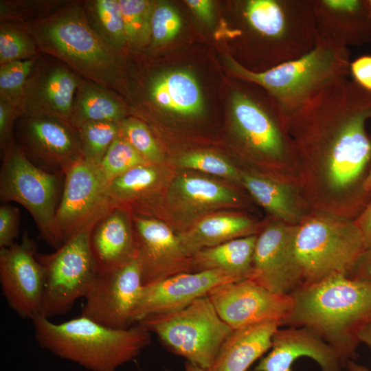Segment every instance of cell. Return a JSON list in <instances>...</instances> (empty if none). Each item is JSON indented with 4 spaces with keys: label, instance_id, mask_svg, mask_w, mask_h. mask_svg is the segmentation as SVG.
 Instances as JSON below:
<instances>
[{
    "label": "cell",
    "instance_id": "30bf717a",
    "mask_svg": "<svg viewBox=\"0 0 371 371\" xmlns=\"http://www.w3.org/2000/svg\"><path fill=\"white\" fill-rule=\"evenodd\" d=\"M92 229L74 235L52 254H37L45 274L39 315L65 314L86 295L98 273L90 247Z\"/></svg>",
    "mask_w": 371,
    "mask_h": 371
},
{
    "label": "cell",
    "instance_id": "681fc988",
    "mask_svg": "<svg viewBox=\"0 0 371 371\" xmlns=\"http://www.w3.org/2000/svg\"><path fill=\"white\" fill-rule=\"evenodd\" d=\"M370 119H371V116ZM366 190L368 192L371 193V169H370L368 177L367 179L366 183Z\"/></svg>",
    "mask_w": 371,
    "mask_h": 371
},
{
    "label": "cell",
    "instance_id": "7bdbcfd3",
    "mask_svg": "<svg viewBox=\"0 0 371 371\" xmlns=\"http://www.w3.org/2000/svg\"><path fill=\"white\" fill-rule=\"evenodd\" d=\"M354 221L362 235L366 251H371V196L364 210Z\"/></svg>",
    "mask_w": 371,
    "mask_h": 371
},
{
    "label": "cell",
    "instance_id": "f907efd6",
    "mask_svg": "<svg viewBox=\"0 0 371 371\" xmlns=\"http://www.w3.org/2000/svg\"><path fill=\"white\" fill-rule=\"evenodd\" d=\"M368 2H369V4H370V5L371 7V0H368Z\"/></svg>",
    "mask_w": 371,
    "mask_h": 371
},
{
    "label": "cell",
    "instance_id": "9a60e30c",
    "mask_svg": "<svg viewBox=\"0 0 371 371\" xmlns=\"http://www.w3.org/2000/svg\"><path fill=\"white\" fill-rule=\"evenodd\" d=\"M37 246L26 232L21 241L0 249V283L10 307L21 318L40 315L45 274Z\"/></svg>",
    "mask_w": 371,
    "mask_h": 371
},
{
    "label": "cell",
    "instance_id": "60d3db41",
    "mask_svg": "<svg viewBox=\"0 0 371 371\" xmlns=\"http://www.w3.org/2000/svg\"><path fill=\"white\" fill-rule=\"evenodd\" d=\"M18 118L16 107L0 100V144L2 151L15 142L13 131Z\"/></svg>",
    "mask_w": 371,
    "mask_h": 371
},
{
    "label": "cell",
    "instance_id": "ab89813d",
    "mask_svg": "<svg viewBox=\"0 0 371 371\" xmlns=\"http://www.w3.org/2000/svg\"><path fill=\"white\" fill-rule=\"evenodd\" d=\"M20 211L18 207L5 204L0 207V248H7L14 244L18 236Z\"/></svg>",
    "mask_w": 371,
    "mask_h": 371
},
{
    "label": "cell",
    "instance_id": "603a6c76",
    "mask_svg": "<svg viewBox=\"0 0 371 371\" xmlns=\"http://www.w3.org/2000/svg\"><path fill=\"white\" fill-rule=\"evenodd\" d=\"M281 326L269 321L234 330L206 371H247L272 346V337Z\"/></svg>",
    "mask_w": 371,
    "mask_h": 371
},
{
    "label": "cell",
    "instance_id": "c3c4849f",
    "mask_svg": "<svg viewBox=\"0 0 371 371\" xmlns=\"http://www.w3.org/2000/svg\"><path fill=\"white\" fill-rule=\"evenodd\" d=\"M185 370L186 371H206L205 370L202 369L201 368L188 361L185 363Z\"/></svg>",
    "mask_w": 371,
    "mask_h": 371
},
{
    "label": "cell",
    "instance_id": "9c48e42d",
    "mask_svg": "<svg viewBox=\"0 0 371 371\" xmlns=\"http://www.w3.org/2000/svg\"><path fill=\"white\" fill-rule=\"evenodd\" d=\"M0 197L16 202L33 217L39 236L55 249L61 246L55 228L60 200L61 174L46 171L32 163L16 141L3 151Z\"/></svg>",
    "mask_w": 371,
    "mask_h": 371
},
{
    "label": "cell",
    "instance_id": "277c9868",
    "mask_svg": "<svg viewBox=\"0 0 371 371\" xmlns=\"http://www.w3.org/2000/svg\"><path fill=\"white\" fill-rule=\"evenodd\" d=\"M32 322L41 348L91 371H116L151 341L150 333L138 324L115 329L81 315L58 324L38 315Z\"/></svg>",
    "mask_w": 371,
    "mask_h": 371
},
{
    "label": "cell",
    "instance_id": "4dcf8cb0",
    "mask_svg": "<svg viewBox=\"0 0 371 371\" xmlns=\"http://www.w3.org/2000/svg\"><path fill=\"white\" fill-rule=\"evenodd\" d=\"M89 21L100 36L120 52L128 45L119 0L84 3Z\"/></svg>",
    "mask_w": 371,
    "mask_h": 371
},
{
    "label": "cell",
    "instance_id": "ac0fdd59",
    "mask_svg": "<svg viewBox=\"0 0 371 371\" xmlns=\"http://www.w3.org/2000/svg\"><path fill=\"white\" fill-rule=\"evenodd\" d=\"M243 280L225 271L213 269L181 273L144 286L131 324L149 316L181 310L207 296L218 285Z\"/></svg>",
    "mask_w": 371,
    "mask_h": 371
},
{
    "label": "cell",
    "instance_id": "b9f144b4",
    "mask_svg": "<svg viewBox=\"0 0 371 371\" xmlns=\"http://www.w3.org/2000/svg\"><path fill=\"white\" fill-rule=\"evenodd\" d=\"M350 74L353 81L371 93V56H360L350 63Z\"/></svg>",
    "mask_w": 371,
    "mask_h": 371
},
{
    "label": "cell",
    "instance_id": "8d00e7d4",
    "mask_svg": "<svg viewBox=\"0 0 371 371\" xmlns=\"http://www.w3.org/2000/svg\"><path fill=\"white\" fill-rule=\"evenodd\" d=\"M120 131L148 163L157 164L162 161V153L144 122L134 117H125L120 122Z\"/></svg>",
    "mask_w": 371,
    "mask_h": 371
},
{
    "label": "cell",
    "instance_id": "d6a6232c",
    "mask_svg": "<svg viewBox=\"0 0 371 371\" xmlns=\"http://www.w3.org/2000/svg\"><path fill=\"white\" fill-rule=\"evenodd\" d=\"M128 45L139 47L151 37L154 4L145 0H119Z\"/></svg>",
    "mask_w": 371,
    "mask_h": 371
},
{
    "label": "cell",
    "instance_id": "5bb4252c",
    "mask_svg": "<svg viewBox=\"0 0 371 371\" xmlns=\"http://www.w3.org/2000/svg\"><path fill=\"white\" fill-rule=\"evenodd\" d=\"M220 317L234 330L269 321L282 322L293 306L291 295L273 293L251 279L227 282L207 295Z\"/></svg>",
    "mask_w": 371,
    "mask_h": 371
},
{
    "label": "cell",
    "instance_id": "f6af8a7d",
    "mask_svg": "<svg viewBox=\"0 0 371 371\" xmlns=\"http://www.w3.org/2000/svg\"><path fill=\"white\" fill-rule=\"evenodd\" d=\"M350 278L371 282V251H366Z\"/></svg>",
    "mask_w": 371,
    "mask_h": 371
},
{
    "label": "cell",
    "instance_id": "f546056e",
    "mask_svg": "<svg viewBox=\"0 0 371 371\" xmlns=\"http://www.w3.org/2000/svg\"><path fill=\"white\" fill-rule=\"evenodd\" d=\"M174 186L184 201L194 205L210 207L241 203V199L235 191L207 179L180 176Z\"/></svg>",
    "mask_w": 371,
    "mask_h": 371
},
{
    "label": "cell",
    "instance_id": "8fae6325",
    "mask_svg": "<svg viewBox=\"0 0 371 371\" xmlns=\"http://www.w3.org/2000/svg\"><path fill=\"white\" fill-rule=\"evenodd\" d=\"M107 187L98 167L82 158L67 169L55 216L56 232L61 245L74 235L93 228L115 207Z\"/></svg>",
    "mask_w": 371,
    "mask_h": 371
},
{
    "label": "cell",
    "instance_id": "ffe728a7",
    "mask_svg": "<svg viewBox=\"0 0 371 371\" xmlns=\"http://www.w3.org/2000/svg\"><path fill=\"white\" fill-rule=\"evenodd\" d=\"M314 359L322 371H341L343 364L337 351L310 328L292 327L275 332L270 352L253 371H292L300 357Z\"/></svg>",
    "mask_w": 371,
    "mask_h": 371
},
{
    "label": "cell",
    "instance_id": "d4e9b609",
    "mask_svg": "<svg viewBox=\"0 0 371 371\" xmlns=\"http://www.w3.org/2000/svg\"><path fill=\"white\" fill-rule=\"evenodd\" d=\"M259 229L258 223L245 215H216L201 220L178 237L183 250L190 257L201 249L258 234Z\"/></svg>",
    "mask_w": 371,
    "mask_h": 371
},
{
    "label": "cell",
    "instance_id": "7dc6e473",
    "mask_svg": "<svg viewBox=\"0 0 371 371\" xmlns=\"http://www.w3.org/2000/svg\"><path fill=\"white\" fill-rule=\"evenodd\" d=\"M346 366L347 367L348 371H370L366 367L356 363L352 360H349L346 362Z\"/></svg>",
    "mask_w": 371,
    "mask_h": 371
},
{
    "label": "cell",
    "instance_id": "74e56055",
    "mask_svg": "<svg viewBox=\"0 0 371 371\" xmlns=\"http://www.w3.org/2000/svg\"><path fill=\"white\" fill-rule=\"evenodd\" d=\"M177 164L241 183L240 171L222 157L210 152L195 151L181 156Z\"/></svg>",
    "mask_w": 371,
    "mask_h": 371
},
{
    "label": "cell",
    "instance_id": "e0dca14e",
    "mask_svg": "<svg viewBox=\"0 0 371 371\" xmlns=\"http://www.w3.org/2000/svg\"><path fill=\"white\" fill-rule=\"evenodd\" d=\"M80 76L61 61L41 62L40 57L16 107L21 117L48 116L71 124Z\"/></svg>",
    "mask_w": 371,
    "mask_h": 371
},
{
    "label": "cell",
    "instance_id": "484cf974",
    "mask_svg": "<svg viewBox=\"0 0 371 371\" xmlns=\"http://www.w3.org/2000/svg\"><path fill=\"white\" fill-rule=\"evenodd\" d=\"M257 236L233 239L196 251L190 256L192 269H194V272L222 270L243 280L251 279Z\"/></svg>",
    "mask_w": 371,
    "mask_h": 371
},
{
    "label": "cell",
    "instance_id": "5b68a950",
    "mask_svg": "<svg viewBox=\"0 0 371 371\" xmlns=\"http://www.w3.org/2000/svg\"><path fill=\"white\" fill-rule=\"evenodd\" d=\"M230 70L240 79L263 88L286 119L328 85L350 74L347 47L319 36L305 55L262 72L249 71L230 56Z\"/></svg>",
    "mask_w": 371,
    "mask_h": 371
},
{
    "label": "cell",
    "instance_id": "2e32d148",
    "mask_svg": "<svg viewBox=\"0 0 371 371\" xmlns=\"http://www.w3.org/2000/svg\"><path fill=\"white\" fill-rule=\"evenodd\" d=\"M19 118L20 144H16L38 167L64 175L82 158L78 130L70 123L48 116Z\"/></svg>",
    "mask_w": 371,
    "mask_h": 371
},
{
    "label": "cell",
    "instance_id": "d590c367",
    "mask_svg": "<svg viewBox=\"0 0 371 371\" xmlns=\"http://www.w3.org/2000/svg\"><path fill=\"white\" fill-rule=\"evenodd\" d=\"M38 57L0 66V100L16 107Z\"/></svg>",
    "mask_w": 371,
    "mask_h": 371
},
{
    "label": "cell",
    "instance_id": "7a4b0ae2",
    "mask_svg": "<svg viewBox=\"0 0 371 371\" xmlns=\"http://www.w3.org/2000/svg\"><path fill=\"white\" fill-rule=\"evenodd\" d=\"M282 325L308 327L338 353L343 364L355 359L358 335L371 324V282L337 273L302 285Z\"/></svg>",
    "mask_w": 371,
    "mask_h": 371
},
{
    "label": "cell",
    "instance_id": "1f68e13d",
    "mask_svg": "<svg viewBox=\"0 0 371 371\" xmlns=\"http://www.w3.org/2000/svg\"><path fill=\"white\" fill-rule=\"evenodd\" d=\"M76 128L80 142L82 159L90 165L98 166L120 133V122H87Z\"/></svg>",
    "mask_w": 371,
    "mask_h": 371
},
{
    "label": "cell",
    "instance_id": "52a82bcc",
    "mask_svg": "<svg viewBox=\"0 0 371 371\" xmlns=\"http://www.w3.org/2000/svg\"><path fill=\"white\" fill-rule=\"evenodd\" d=\"M295 248L302 286L337 273L350 277L366 251L353 220L314 210L298 224Z\"/></svg>",
    "mask_w": 371,
    "mask_h": 371
},
{
    "label": "cell",
    "instance_id": "ba28073f",
    "mask_svg": "<svg viewBox=\"0 0 371 371\" xmlns=\"http://www.w3.org/2000/svg\"><path fill=\"white\" fill-rule=\"evenodd\" d=\"M137 324L157 335L168 350L205 370L234 331L207 295L181 310L149 316Z\"/></svg>",
    "mask_w": 371,
    "mask_h": 371
},
{
    "label": "cell",
    "instance_id": "83f0119b",
    "mask_svg": "<svg viewBox=\"0 0 371 371\" xmlns=\"http://www.w3.org/2000/svg\"><path fill=\"white\" fill-rule=\"evenodd\" d=\"M125 114L124 104L112 90L80 77L71 117L72 126L76 128L92 122H120Z\"/></svg>",
    "mask_w": 371,
    "mask_h": 371
},
{
    "label": "cell",
    "instance_id": "f35d334b",
    "mask_svg": "<svg viewBox=\"0 0 371 371\" xmlns=\"http://www.w3.org/2000/svg\"><path fill=\"white\" fill-rule=\"evenodd\" d=\"M181 21L177 11L166 3L154 7L151 19L153 45L158 46L172 40L179 32Z\"/></svg>",
    "mask_w": 371,
    "mask_h": 371
},
{
    "label": "cell",
    "instance_id": "6da1fadb",
    "mask_svg": "<svg viewBox=\"0 0 371 371\" xmlns=\"http://www.w3.org/2000/svg\"><path fill=\"white\" fill-rule=\"evenodd\" d=\"M371 93L348 77L324 87L286 120L298 188L310 210L355 220L371 193Z\"/></svg>",
    "mask_w": 371,
    "mask_h": 371
},
{
    "label": "cell",
    "instance_id": "ee69618b",
    "mask_svg": "<svg viewBox=\"0 0 371 371\" xmlns=\"http://www.w3.org/2000/svg\"><path fill=\"white\" fill-rule=\"evenodd\" d=\"M186 3L205 23L211 25L213 21L212 3L209 0H187Z\"/></svg>",
    "mask_w": 371,
    "mask_h": 371
},
{
    "label": "cell",
    "instance_id": "d6986e66",
    "mask_svg": "<svg viewBox=\"0 0 371 371\" xmlns=\"http://www.w3.org/2000/svg\"><path fill=\"white\" fill-rule=\"evenodd\" d=\"M136 256L144 286L172 276L192 272L190 257L178 236L162 221L142 216L133 219Z\"/></svg>",
    "mask_w": 371,
    "mask_h": 371
},
{
    "label": "cell",
    "instance_id": "4316f807",
    "mask_svg": "<svg viewBox=\"0 0 371 371\" xmlns=\"http://www.w3.org/2000/svg\"><path fill=\"white\" fill-rule=\"evenodd\" d=\"M150 96L158 106L183 115H196L203 108L201 93L194 78L184 71H175L155 77Z\"/></svg>",
    "mask_w": 371,
    "mask_h": 371
},
{
    "label": "cell",
    "instance_id": "e575fe53",
    "mask_svg": "<svg viewBox=\"0 0 371 371\" xmlns=\"http://www.w3.org/2000/svg\"><path fill=\"white\" fill-rule=\"evenodd\" d=\"M36 42L19 23H3L0 27V65L38 57Z\"/></svg>",
    "mask_w": 371,
    "mask_h": 371
},
{
    "label": "cell",
    "instance_id": "3957f363",
    "mask_svg": "<svg viewBox=\"0 0 371 371\" xmlns=\"http://www.w3.org/2000/svg\"><path fill=\"white\" fill-rule=\"evenodd\" d=\"M19 24L39 52L61 61L80 78L119 91V52L92 27L84 4L69 3L42 19Z\"/></svg>",
    "mask_w": 371,
    "mask_h": 371
},
{
    "label": "cell",
    "instance_id": "cb8c5ba5",
    "mask_svg": "<svg viewBox=\"0 0 371 371\" xmlns=\"http://www.w3.org/2000/svg\"><path fill=\"white\" fill-rule=\"evenodd\" d=\"M241 183L273 218L298 225L311 211L297 186L250 171H240Z\"/></svg>",
    "mask_w": 371,
    "mask_h": 371
},
{
    "label": "cell",
    "instance_id": "bcb514c9",
    "mask_svg": "<svg viewBox=\"0 0 371 371\" xmlns=\"http://www.w3.org/2000/svg\"><path fill=\"white\" fill-rule=\"evenodd\" d=\"M358 339L360 342L366 344L371 350V324L366 325L360 330Z\"/></svg>",
    "mask_w": 371,
    "mask_h": 371
},
{
    "label": "cell",
    "instance_id": "44dd1931",
    "mask_svg": "<svg viewBox=\"0 0 371 371\" xmlns=\"http://www.w3.org/2000/svg\"><path fill=\"white\" fill-rule=\"evenodd\" d=\"M319 37L347 47L371 42L368 0H312Z\"/></svg>",
    "mask_w": 371,
    "mask_h": 371
},
{
    "label": "cell",
    "instance_id": "7402d4cb",
    "mask_svg": "<svg viewBox=\"0 0 371 371\" xmlns=\"http://www.w3.org/2000/svg\"><path fill=\"white\" fill-rule=\"evenodd\" d=\"M124 207H115L93 227L90 247L98 273L110 271L136 256L135 236Z\"/></svg>",
    "mask_w": 371,
    "mask_h": 371
},
{
    "label": "cell",
    "instance_id": "7c38bea8",
    "mask_svg": "<svg viewBox=\"0 0 371 371\" xmlns=\"http://www.w3.org/2000/svg\"><path fill=\"white\" fill-rule=\"evenodd\" d=\"M298 225L273 218L258 234L251 280L269 291L291 295L302 284L296 253Z\"/></svg>",
    "mask_w": 371,
    "mask_h": 371
},
{
    "label": "cell",
    "instance_id": "f1b7e54d",
    "mask_svg": "<svg viewBox=\"0 0 371 371\" xmlns=\"http://www.w3.org/2000/svg\"><path fill=\"white\" fill-rule=\"evenodd\" d=\"M159 172L155 164L135 166L113 180L107 187V193L115 207L139 203L147 197L157 186Z\"/></svg>",
    "mask_w": 371,
    "mask_h": 371
},
{
    "label": "cell",
    "instance_id": "8992f818",
    "mask_svg": "<svg viewBox=\"0 0 371 371\" xmlns=\"http://www.w3.org/2000/svg\"><path fill=\"white\" fill-rule=\"evenodd\" d=\"M234 131L258 175L298 187V166L286 119L273 99L269 104L235 90L231 98Z\"/></svg>",
    "mask_w": 371,
    "mask_h": 371
},
{
    "label": "cell",
    "instance_id": "836d02e7",
    "mask_svg": "<svg viewBox=\"0 0 371 371\" xmlns=\"http://www.w3.org/2000/svg\"><path fill=\"white\" fill-rule=\"evenodd\" d=\"M146 164L149 163L120 131L98 167L103 179L109 185L115 178L131 168Z\"/></svg>",
    "mask_w": 371,
    "mask_h": 371
},
{
    "label": "cell",
    "instance_id": "4fadbf2b",
    "mask_svg": "<svg viewBox=\"0 0 371 371\" xmlns=\"http://www.w3.org/2000/svg\"><path fill=\"white\" fill-rule=\"evenodd\" d=\"M143 288L136 258L116 269L98 273L84 297L81 316L109 328H128Z\"/></svg>",
    "mask_w": 371,
    "mask_h": 371
}]
</instances>
